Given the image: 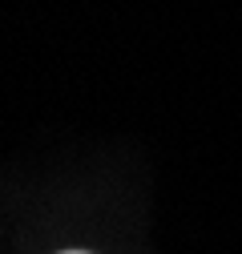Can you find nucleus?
Returning <instances> with one entry per match:
<instances>
[{"instance_id":"1","label":"nucleus","mask_w":242,"mask_h":254,"mask_svg":"<svg viewBox=\"0 0 242 254\" xmlns=\"http://www.w3.org/2000/svg\"><path fill=\"white\" fill-rule=\"evenodd\" d=\"M60 254H89V250H60Z\"/></svg>"}]
</instances>
